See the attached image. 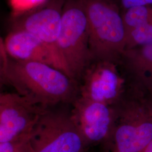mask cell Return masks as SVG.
Masks as SVG:
<instances>
[{"label": "cell", "instance_id": "cell-10", "mask_svg": "<svg viewBox=\"0 0 152 152\" xmlns=\"http://www.w3.org/2000/svg\"><path fill=\"white\" fill-rule=\"evenodd\" d=\"M114 152H142L152 141V123L124 121L113 132Z\"/></svg>", "mask_w": 152, "mask_h": 152}, {"label": "cell", "instance_id": "cell-17", "mask_svg": "<svg viewBox=\"0 0 152 152\" xmlns=\"http://www.w3.org/2000/svg\"><path fill=\"white\" fill-rule=\"evenodd\" d=\"M142 152H152V141Z\"/></svg>", "mask_w": 152, "mask_h": 152}, {"label": "cell", "instance_id": "cell-2", "mask_svg": "<svg viewBox=\"0 0 152 152\" xmlns=\"http://www.w3.org/2000/svg\"><path fill=\"white\" fill-rule=\"evenodd\" d=\"M87 18L94 61L118 64L126 49L121 11L113 0H80Z\"/></svg>", "mask_w": 152, "mask_h": 152}, {"label": "cell", "instance_id": "cell-15", "mask_svg": "<svg viewBox=\"0 0 152 152\" xmlns=\"http://www.w3.org/2000/svg\"><path fill=\"white\" fill-rule=\"evenodd\" d=\"M48 0H9L11 16H17L44 4Z\"/></svg>", "mask_w": 152, "mask_h": 152}, {"label": "cell", "instance_id": "cell-16", "mask_svg": "<svg viewBox=\"0 0 152 152\" xmlns=\"http://www.w3.org/2000/svg\"><path fill=\"white\" fill-rule=\"evenodd\" d=\"M121 11H125L131 7L139 6H152V0H113Z\"/></svg>", "mask_w": 152, "mask_h": 152}, {"label": "cell", "instance_id": "cell-12", "mask_svg": "<svg viewBox=\"0 0 152 152\" xmlns=\"http://www.w3.org/2000/svg\"><path fill=\"white\" fill-rule=\"evenodd\" d=\"M121 14L126 32L132 28L147 24H152V6H139L131 7Z\"/></svg>", "mask_w": 152, "mask_h": 152}, {"label": "cell", "instance_id": "cell-13", "mask_svg": "<svg viewBox=\"0 0 152 152\" xmlns=\"http://www.w3.org/2000/svg\"><path fill=\"white\" fill-rule=\"evenodd\" d=\"M152 44V24L139 26L126 32V49Z\"/></svg>", "mask_w": 152, "mask_h": 152}, {"label": "cell", "instance_id": "cell-1", "mask_svg": "<svg viewBox=\"0 0 152 152\" xmlns=\"http://www.w3.org/2000/svg\"><path fill=\"white\" fill-rule=\"evenodd\" d=\"M1 82L16 93L46 108L73 102L79 96V85L63 71L36 61L10 57L1 39Z\"/></svg>", "mask_w": 152, "mask_h": 152}, {"label": "cell", "instance_id": "cell-4", "mask_svg": "<svg viewBox=\"0 0 152 152\" xmlns=\"http://www.w3.org/2000/svg\"><path fill=\"white\" fill-rule=\"evenodd\" d=\"M34 152H86L88 145L71 113L48 109L31 132Z\"/></svg>", "mask_w": 152, "mask_h": 152}, {"label": "cell", "instance_id": "cell-14", "mask_svg": "<svg viewBox=\"0 0 152 152\" xmlns=\"http://www.w3.org/2000/svg\"><path fill=\"white\" fill-rule=\"evenodd\" d=\"M0 152H34L31 134L12 141L1 142Z\"/></svg>", "mask_w": 152, "mask_h": 152}, {"label": "cell", "instance_id": "cell-11", "mask_svg": "<svg viewBox=\"0 0 152 152\" xmlns=\"http://www.w3.org/2000/svg\"><path fill=\"white\" fill-rule=\"evenodd\" d=\"M119 63L131 76L152 81V44L125 50Z\"/></svg>", "mask_w": 152, "mask_h": 152}, {"label": "cell", "instance_id": "cell-8", "mask_svg": "<svg viewBox=\"0 0 152 152\" xmlns=\"http://www.w3.org/2000/svg\"><path fill=\"white\" fill-rule=\"evenodd\" d=\"M121 87L122 80L115 64L94 61L82 76L79 84V96L109 105L120 96Z\"/></svg>", "mask_w": 152, "mask_h": 152}, {"label": "cell", "instance_id": "cell-7", "mask_svg": "<svg viewBox=\"0 0 152 152\" xmlns=\"http://www.w3.org/2000/svg\"><path fill=\"white\" fill-rule=\"evenodd\" d=\"M71 115L87 145L105 140L113 131L114 113L109 105L78 96Z\"/></svg>", "mask_w": 152, "mask_h": 152}, {"label": "cell", "instance_id": "cell-3", "mask_svg": "<svg viewBox=\"0 0 152 152\" xmlns=\"http://www.w3.org/2000/svg\"><path fill=\"white\" fill-rule=\"evenodd\" d=\"M61 56L71 78L78 85L94 61L87 18L80 0H66L58 41Z\"/></svg>", "mask_w": 152, "mask_h": 152}, {"label": "cell", "instance_id": "cell-6", "mask_svg": "<svg viewBox=\"0 0 152 152\" xmlns=\"http://www.w3.org/2000/svg\"><path fill=\"white\" fill-rule=\"evenodd\" d=\"M48 110L18 93L1 94L0 143L31 134Z\"/></svg>", "mask_w": 152, "mask_h": 152}, {"label": "cell", "instance_id": "cell-5", "mask_svg": "<svg viewBox=\"0 0 152 152\" xmlns=\"http://www.w3.org/2000/svg\"><path fill=\"white\" fill-rule=\"evenodd\" d=\"M66 0H48L31 11L10 18L11 30H22L32 34L49 48L60 70L71 78L62 59L58 41L63 7Z\"/></svg>", "mask_w": 152, "mask_h": 152}, {"label": "cell", "instance_id": "cell-9", "mask_svg": "<svg viewBox=\"0 0 152 152\" xmlns=\"http://www.w3.org/2000/svg\"><path fill=\"white\" fill-rule=\"evenodd\" d=\"M2 42L7 54L14 59L39 62L60 70L50 50L30 33L11 30Z\"/></svg>", "mask_w": 152, "mask_h": 152}]
</instances>
